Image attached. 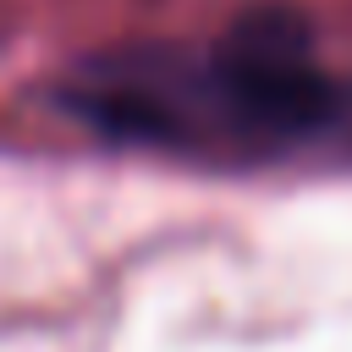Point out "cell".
Returning <instances> with one entry per match:
<instances>
[{"mask_svg":"<svg viewBox=\"0 0 352 352\" xmlns=\"http://www.w3.org/2000/svg\"><path fill=\"white\" fill-rule=\"evenodd\" d=\"M82 126L170 154H275L330 132L346 88L319 66L302 16L248 11L214 50H121L55 88Z\"/></svg>","mask_w":352,"mask_h":352,"instance_id":"obj_1","label":"cell"}]
</instances>
